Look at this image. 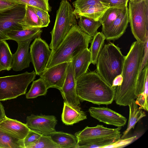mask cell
<instances>
[{
    "instance_id": "31",
    "label": "cell",
    "mask_w": 148,
    "mask_h": 148,
    "mask_svg": "<svg viewBox=\"0 0 148 148\" xmlns=\"http://www.w3.org/2000/svg\"><path fill=\"white\" fill-rule=\"evenodd\" d=\"M48 89L44 81L40 78L33 81L29 90L26 95V97L27 99H32L45 95Z\"/></svg>"
},
{
    "instance_id": "26",
    "label": "cell",
    "mask_w": 148,
    "mask_h": 148,
    "mask_svg": "<svg viewBox=\"0 0 148 148\" xmlns=\"http://www.w3.org/2000/svg\"><path fill=\"white\" fill-rule=\"evenodd\" d=\"M13 54L5 40H0V65L4 70L12 69Z\"/></svg>"
},
{
    "instance_id": "13",
    "label": "cell",
    "mask_w": 148,
    "mask_h": 148,
    "mask_svg": "<svg viewBox=\"0 0 148 148\" xmlns=\"http://www.w3.org/2000/svg\"><path fill=\"white\" fill-rule=\"evenodd\" d=\"M121 127L112 129L104 127L102 125L96 126H87L83 130L76 132L75 136L77 139H84L101 138H121L120 130Z\"/></svg>"
},
{
    "instance_id": "45",
    "label": "cell",
    "mask_w": 148,
    "mask_h": 148,
    "mask_svg": "<svg viewBox=\"0 0 148 148\" xmlns=\"http://www.w3.org/2000/svg\"><path fill=\"white\" fill-rule=\"evenodd\" d=\"M130 0V1H133V0Z\"/></svg>"
},
{
    "instance_id": "2",
    "label": "cell",
    "mask_w": 148,
    "mask_h": 148,
    "mask_svg": "<svg viewBox=\"0 0 148 148\" xmlns=\"http://www.w3.org/2000/svg\"><path fill=\"white\" fill-rule=\"evenodd\" d=\"M79 100L98 105H108L114 100L115 88L95 71L87 72L76 81Z\"/></svg>"
},
{
    "instance_id": "29",
    "label": "cell",
    "mask_w": 148,
    "mask_h": 148,
    "mask_svg": "<svg viewBox=\"0 0 148 148\" xmlns=\"http://www.w3.org/2000/svg\"><path fill=\"white\" fill-rule=\"evenodd\" d=\"M22 25L23 29L33 27L42 28V23L36 14L33 7L26 5Z\"/></svg>"
},
{
    "instance_id": "22",
    "label": "cell",
    "mask_w": 148,
    "mask_h": 148,
    "mask_svg": "<svg viewBox=\"0 0 148 148\" xmlns=\"http://www.w3.org/2000/svg\"><path fill=\"white\" fill-rule=\"evenodd\" d=\"M129 108V116L127 126L121 137L123 139L127 135L132 129H134L136 124L142 118L146 116L145 112L133 99L128 105Z\"/></svg>"
},
{
    "instance_id": "39",
    "label": "cell",
    "mask_w": 148,
    "mask_h": 148,
    "mask_svg": "<svg viewBox=\"0 0 148 148\" xmlns=\"http://www.w3.org/2000/svg\"><path fill=\"white\" fill-rule=\"evenodd\" d=\"M136 138L133 136L127 139H120L114 143L106 146L104 148H119L123 147L131 143Z\"/></svg>"
},
{
    "instance_id": "17",
    "label": "cell",
    "mask_w": 148,
    "mask_h": 148,
    "mask_svg": "<svg viewBox=\"0 0 148 148\" xmlns=\"http://www.w3.org/2000/svg\"><path fill=\"white\" fill-rule=\"evenodd\" d=\"M30 130L26 124L6 116L0 122V130L23 140Z\"/></svg>"
},
{
    "instance_id": "7",
    "label": "cell",
    "mask_w": 148,
    "mask_h": 148,
    "mask_svg": "<svg viewBox=\"0 0 148 148\" xmlns=\"http://www.w3.org/2000/svg\"><path fill=\"white\" fill-rule=\"evenodd\" d=\"M35 71L0 77V101L25 94L29 84L35 79Z\"/></svg>"
},
{
    "instance_id": "16",
    "label": "cell",
    "mask_w": 148,
    "mask_h": 148,
    "mask_svg": "<svg viewBox=\"0 0 148 148\" xmlns=\"http://www.w3.org/2000/svg\"><path fill=\"white\" fill-rule=\"evenodd\" d=\"M32 40L17 43V50L13 54L12 69L14 71H21L29 67L31 59L29 51Z\"/></svg>"
},
{
    "instance_id": "10",
    "label": "cell",
    "mask_w": 148,
    "mask_h": 148,
    "mask_svg": "<svg viewBox=\"0 0 148 148\" xmlns=\"http://www.w3.org/2000/svg\"><path fill=\"white\" fill-rule=\"evenodd\" d=\"M57 122L56 118L53 115L32 114L27 117L26 124L31 130L41 135H49L56 131Z\"/></svg>"
},
{
    "instance_id": "41",
    "label": "cell",
    "mask_w": 148,
    "mask_h": 148,
    "mask_svg": "<svg viewBox=\"0 0 148 148\" xmlns=\"http://www.w3.org/2000/svg\"><path fill=\"white\" fill-rule=\"evenodd\" d=\"M148 40H147L144 45V53L140 69V73L146 66L148 64Z\"/></svg>"
},
{
    "instance_id": "11",
    "label": "cell",
    "mask_w": 148,
    "mask_h": 148,
    "mask_svg": "<svg viewBox=\"0 0 148 148\" xmlns=\"http://www.w3.org/2000/svg\"><path fill=\"white\" fill-rule=\"evenodd\" d=\"M88 111L91 117L107 124L121 127L127 121L125 117L107 107H91Z\"/></svg>"
},
{
    "instance_id": "34",
    "label": "cell",
    "mask_w": 148,
    "mask_h": 148,
    "mask_svg": "<svg viewBox=\"0 0 148 148\" xmlns=\"http://www.w3.org/2000/svg\"><path fill=\"white\" fill-rule=\"evenodd\" d=\"M29 148H60L52 139L50 135H41L38 140Z\"/></svg>"
},
{
    "instance_id": "44",
    "label": "cell",
    "mask_w": 148,
    "mask_h": 148,
    "mask_svg": "<svg viewBox=\"0 0 148 148\" xmlns=\"http://www.w3.org/2000/svg\"><path fill=\"white\" fill-rule=\"evenodd\" d=\"M4 70L3 68L1 67L0 65V71Z\"/></svg>"
},
{
    "instance_id": "42",
    "label": "cell",
    "mask_w": 148,
    "mask_h": 148,
    "mask_svg": "<svg viewBox=\"0 0 148 148\" xmlns=\"http://www.w3.org/2000/svg\"><path fill=\"white\" fill-rule=\"evenodd\" d=\"M122 81V77L121 75L115 79L112 83V87L115 89L117 86L121 84Z\"/></svg>"
},
{
    "instance_id": "24",
    "label": "cell",
    "mask_w": 148,
    "mask_h": 148,
    "mask_svg": "<svg viewBox=\"0 0 148 148\" xmlns=\"http://www.w3.org/2000/svg\"><path fill=\"white\" fill-rule=\"evenodd\" d=\"M121 139V138H120ZM120 139L101 138L89 139H77V148H104Z\"/></svg>"
},
{
    "instance_id": "28",
    "label": "cell",
    "mask_w": 148,
    "mask_h": 148,
    "mask_svg": "<svg viewBox=\"0 0 148 148\" xmlns=\"http://www.w3.org/2000/svg\"><path fill=\"white\" fill-rule=\"evenodd\" d=\"M125 7H110L107 9L99 20L102 24V33L104 32L111 25L121 14Z\"/></svg>"
},
{
    "instance_id": "40",
    "label": "cell",
    "mask_w": 148,
    "mask_h": 148,
    "mask_svg": "<svg viewBox=\"0 0 148 148\" xmlns=\"http://www.w3.org/2000/svg\"><path fill=\"white\" fill-rule=\"evenodd\" d=\"M17 0H0V11L20 4Z\"/></svg>"
},
{
    "instance_id": "5",
    "label": "cell",
    "mask_w": 148,
    "mask_h": 148,
    "mask_svg": "<svg viewBox=\"0 0 148 148\" xmlns=\"http://www.w3.org/2000/svg\"><path fill=\"white\" fill-rule=\"evenodd\" d=\"M73 8L67 0H62L57 11L55 24L50 33L51 41L49 48L52 51L57 48L72 28L77 24Z\"/></svg>"
},
{
    "instance_id": "36",
    "label": "cell",
    "mask_w": 148,
    "mask_h": 148,
    "mask_svg": "<svg viewBox=\"0 0 148 148\" xmlns=\"http://www.w3.org/2000/svg\"><path fill=\"white\" fill-rule=\"evenodd\" d=\"M41 135L30 130L23 140L25 148H29L31 145L36 143L39 139Z\"/></svg>"
},
{
    "instance_id": "9",
    "label": "cell",
    "mask_w": 148,
    "mask_h": 148,
    "mask_svg": "<svg viewBox=\"0 0 148 148\" xmlns=\"http://www.w3.org/2000/svg\"><path fill=\"white\" fill-rule=\"evenodd\" d=\"M31 62L36 75L40 76L45 71L52 50L46 42L40 37L34 39L30 47Z\"/></svg>"
},
{
    "instance_id": "4",
    "label": "cell",
    "mask_w": 148,
    "mask_h": 148,
    "mask_svg": "<svg viewBox=\"0 0 148 148\" xmlns=\"http://www.w3.org/2000/svg\"><path fill=\"white\" fill-rule=\"evenodd\" d=\"M125 59L119 47L110 42L105 44L97 58V72L112 86L115 79L122 73Z\"/></svg>"
},
{
    "instance_id": "35",
    "label": "cell",
    "mask_w": 148,
    "mask_h": 148,
    "mask_svg": "<svg viewBox=\"0 0 148 148\" xmlns=\"http://www.w3.org/2000/svg\"><path fill=\"white\" fill-rule=\"evenodd\" d=\"M20 3L42 9L48 12L51 11L49 0H17Z\"/></svg>"
},
{
    "instance_id": "48",
    "label": "cell",
    "mask_w": 148,
    "mask_h": 148,
    "mask_svg": "<svg viewBox=\"0 0 148 148\" xmlns=\"http://www.w3.org/2000/svg\"></svg>"
},
{
    "instance_id": "37",
    "label": "cell",
    "mask_w": 148,
    "mask_h": 148,
    "mask_svg": "<svg viewBox=\"0 0 148 148\" xmlns=\"http://www.w3.org/2000/svg\"><path fill=\"white\" fill-rule=\"evenodd\" d=\"M129 0H102V4L108 8H124L127 6Z\"/></svg>"
},
{
    "instance_id": "20",
    "label": "cell",
    "mask_w": 148,
    "mask_h": 148,
    "mask_svg": "<svg viewBox=\"0 0 148 148\" xmlns=\"http://www.w3.org/2000/svg\"><path fill=\"white\" fill-rule=\"evenodd\" d=\"M87 118L86 113L82 110L79 106H73L64 101L62 120L64 124L72 125Z\"/></svg>"
},
{
    "instance_id": "14",
    "label": "cell",
    "mask_w": 148,
    "mask_h": 148,
    "mask_svg": "<svg viewBox=\"0 0 148 148\" xmlns=\"http://www.w3.org/2000/svg\"><path fill=\"white\" fill-rule=\"evenodd\" d=\"M60 91L64 101L74 106L80 105V100L76 90V80L71 62H68L65 79L62 88Z\"/></svg>"
},
{
    "instance_id": "25",
    "label": "cell",
    "mask_w": 148,
    "mask_h": 148,
    "mask_svg": "<svg viewBox=\"0 0 148 148\" xmlns=\"http://www.w3.org/2000/svg\"><path fill=\"white\" fill-rule=\"evenodd\" d=\"M79 18L78 26L81 29L92 37L97 34L98 28L102 25L99 20L96 21L83 16H78L76 18Z\"/></svg>"
},
{
    "instance_id": "30",
    "label": "cell",
    "mask_w": 148,
    "mask_h": 148,
    "mask_svg": "<svg viewBox=\"0 0 148 148\" xmlns=\"http://www.w3.org/2000/svg\"><path fill=\"white\" fill-rule=\"evenodd\" d=\"M0 148H25L23 140L0 130Z\"/></svg>"
},
{
    "instance_id": "33",
    "label": "cell",
    "mask_w": 148,
    "mask_h": 148,
    "mask_svg": "<svg viewBox=\"0 0 148 148\" xmlns=\"http://www.w3.org/2000/svg\"><path fill=\"white\" fill-rule=\"evenodd\" d=\"M74 8L73 13L75 14L80 11L90 6H105L100 0H76L73 3Z\"/></svg>"
},
{
    "instance_id": "27",
    "label": "cell",
    "mask_w": 148,
    "mask_h": 148,
    "mask_svg": "<svg viewBox=\"0 0 148 148\" xmlns=\"http://www.w3.org/2000/svg\"><path fill=\"white\" fill-rule=\"evenodd\" d=\"M106 37L102 32H97L93 37L89 49L91 55V63L96 64L100 52L103 45Z\"/></svg>"
},
{
    "instance_id": "47",
    "label": "cell",
    "mask_w": 148,
    "mask_h": 148,
    "mask_svg": "<svg viewBox=\"0 0 148 148\" xmlns=\"http://www.w3.org/2000/svg\"></svg>"
},
{
    "instance_id": "12",
    "label": "cell",
    "mask_w": 148,
    "mask_h": 148,
    "mask_svg": "<svg viewBox=\"0 0 148 148\" xmlns=\"http://www.w3.org/2000/svg\"><path fill=\"white\" fill-rule=\"evenodd\" d=\"M68 62L61 63L46 70L40 75L48 89L55 88L60 90L65 79Z\"/></svg>"
},
{
    "instance_id": "23",
    "label": "cell",
    "mask_w": 148,
    "mask_h": 148,
    "mask_svg": "<svg viewBox=\"0 0 148 148\" xmlns=\"http://www.w3.org/2000/svg\"><path fill=\"white\" fill-rule=\"evenodd\" d=\"M50 136L52 140L60 148H77V140L75 135L56 131L51 133Z\"/></svg>"
},
{
    "instance_id": "15",
    "label": "cell",
    "mask_w": 148,
    "mask_h": 148,
    "mask_svg": "<svg viewBox=\"0 0 148 148\" xmlns=\"http://www.w3.org/2000/svg\"><path fill=\"white\" fill-rule=\"evenodd\" d=\"M129 22L128 8L125 7L121 14L103 33L106 39L115 40L125 33Z\"/></svg>"
},
{
    "instance_id": "6",
    "label": "cell",
    "mask_w": 148,
    "mask_h": 148,
    "mask_svg": "<svg viewBox=\"0 0 148 148\" xmlns=\"http://www.w3.org/2000/svg\"><path fill=\"white\" fill-rule=\"evenodd\" d=\"M128 9L132 33L136 41L145 44L148 40V0H130Z\"/></svg>"
},
{
    "instance_id": "18",
    "label": "cell",
    "mask_w": 148,
    "mask_h": 148,
    "mask_svg": "<svg viewBox=\"0 0 148 148\" xmlns=\"http://www.w3.org/2000/svg\"><path fill=\"white\" fill-rule=\"evenodd\" d=\"M148 64L139 75L136 87L135 102L141 109L148 111Z\"/></svg>"
},
{
    "instance_id": "8",
    "label": "cell",
    "mask_w": 148,
    "mask_h": 148,
    "mask_svg": "<svg viewBox=\"0 0 148 148\" xmlns=\"http://www.w3.org/2000/svg\"><path fill=\"white\" fill-rule=\"evenodd\" d=\"M26 5L19 4L0 11V40H8V32L23 29L22 25Z\"/></svg>"
},
{
    "instance_id": "43",
    "label": "cell",
    "mask_w": 148,
    "mask_h": 148,
    "mask_svg": "<svg viewBox=\"0 0 148 148\" xmlns=\"http://www.w3.org/2000/svg\"><path fill=\"white\" fill-rule=\"evenodd\" d=\"M6 116L4 107L0 101V122L5 118Z\"/></svg>"
},
{
    "instance_id": "38",
    "label": "cell",
    "mask_w": 148,
    "mask_h": 148,
    "mask_svg": "<svg viewBox=\"0 0 148 148\" xmlns=\"http://www.w3.org/2000/svg\"><path fill=\"white\" fill-rule=\"evenodd\" d=\"M34 8L36 14L42 23V27H47L50 22L48 12L37 8Z\"/></svg>"
},
{
    "instance_id": "46",
    "label": "cell",
    "mask_w": 148,
    "mask_h": 148,
    "mask_svg": "<svg viewBox=\"0 0 148 148\" xmlns=\"http://www.w3.org/2000/svg\"><path fill=\"white\" fill-rule=\"evenodd\" d=\"M100 0L101 1V0Z\"/></svg>"
},
{
    "instance_id": "3",
    "label": "cell",
    "mask_w": 148,
    "mask_h": 148,
    "mask_svg": "<svg viewBox=\"0 0 148 148\" xmlns=\"http://www.w3.org/2000/svg\"><path fill=\"white\" fill-rule=\"evenodd\" d=\"M92 39L76 25L59 46L52 51L45 70L61 63L71 62L75 56L88 48Z\"/></svg>"
},
{
    "instance_id": "19",
    "label": "cell",
    "mask_w": 148,
    "mask_h": 148,
    "mask_svg": "<svg viewBox=\"0 0 148 148\" xmlns=\"http://www.w3.org/2000/svg\"><path fill=\"white\" fill-rule=\"evenodd\" d=\"M74 76L76 80L86 73L91 63L90 51L87 48L75 56L71 61Z\"/></svg>"
},
{
    "instance_id": "1",
    "label": "cell",
    "mask_w": 148,
    "mask_h": 148,
    "mask_svg": "<svg viewBox=\"0 0 148 148\" xmlns=\"http://www.w3.org/2000/svg\"><path fill=\"white\" fill-rule=\"evenodd\" d=\"M145 44L133 42L126 56L121 75V84L115 89L114 100L120 106H126L136 98V92Z\"/></svg>"
},
{
    "instance_id": "32",
    "label": "cell",
    "mask_w": 148,
    "mask_h": 148,
    "mask_svg": "<svg viewBox=\"0 0 148 148\" xmlns=\"http://www.w3.org/2000/svg\"><path fill=\"white\" fill-rule=\"evenodd\" d=\"M108 8L107 6H90L75 14L76 17L78 16H83L96 21H99Z\"/></svg>"
},
{
    "instance_id": "21",
    "label": "cell",
    "mask_w": 148,
    "mask_h": 148,
    "mask_svg": "<svg viewBox=\"0 0 148 148\" xmlns=\"http://www.w3.org/2000/svg\"><path fill=\"white\" fill-rule=\"evenodd\" d=\"M41 28L33 27L12 30L8 33V35L9 40H14L17 43L23 42L40 37L42 32Z\"/></svg>"
}]
</instances>
